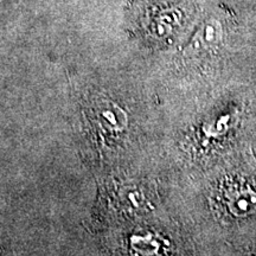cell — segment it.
Instances as JSON below:
<instances>
[{
  "label": "cell",
  "mask_w": 256,
  "mask_h": 256,
  "mask_svg": "<svg viewBox=\"0 0 256 256\" xmlns=\"http://www.w3.org/2000/svg\"><path fill=\"white\" fill-rule=\"evenodd\" d=\"M222 38V28L215 19H210L202 25L194 37L192 48L200 50H208L216 46Z\"/></svg>",
  "instance_id": "7a4b0ae2"
},
{
  "label": "cell",
  "mask_w": 256,
  "mask_h": 256,
  "mask_svg": "<svg viewBox=\"0 0 256 256\" xmlns=\"http://www.w3.org/2000/svg\"><path fill=\"white\" fill-rule=\"evenodd\" d=\"M100 121L108 130H114L115 132V130H120L124 127L126 118H124V114L122 112L119 108H116V106L110 104L104 106V108L101 110Z\"/></svg>",
  "instance_id": "3957f363"
},
{
  "label": "cell",
  "mask_w": 256,
  "mask_h": 256,
  "mask_svg": "<svg viewBox=\"0 0 256 256\" xmlns=\"http://www.w3.org/2000/svg\"><path fill=\"white\" fill-rule=\"evenodd\" d=\"M226 204L232 215L246 216L256 209V194L250 188L232 185L226 191Z\"/></svg>",
  "instance_id": "6da1fadb"
}]
</instances>
